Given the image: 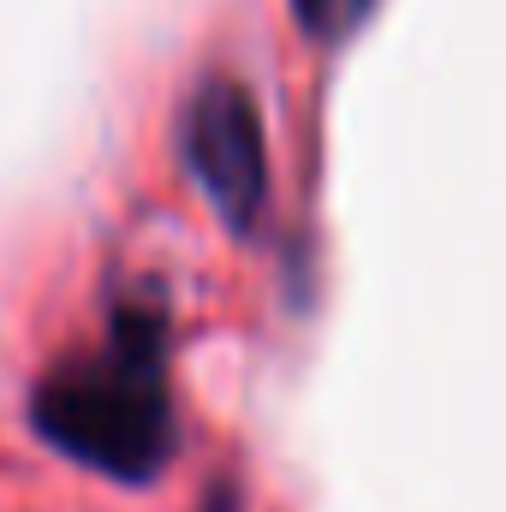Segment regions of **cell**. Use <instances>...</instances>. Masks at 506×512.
Instances as JSON below:
<instances>
[{
	"label": "cell",
	"mask_w": 506,
	"mask_h": 512,
	"mask_svg": "<svg viewBox=\"0 0 506 512\" xmlns=\"http://www.w3.org/2000/svg\"><path fill=\"white\" fill-rule=\"evenodd\" d=\"M185 167L197 173V185L209 191L215 215L233 233H251L268 203V143H262V114L245 96V84L233 78H209L179 126Z\"/></svg>",
	"instance_id": "cell-2"
},
{
	"label": "cell",
	"mask_w": 506,
	"mask_h": 512,
	"mask_svg": "<svg viewBox=\"0 0 506 512\" xmlns=\"http://www.w3.org/2000/svg\"><path fill=\"white\" fill-rule=\"evenodd\" d=\"M370 6L376 0H292V12H298V24L310 36H346V30H358Z\"/></svg>",
	"instance_id": "cell-3"
},
{
	"label": "cell",
	"mask_w": 506,
	"mask_h": 512,
	"mask_svg": "<svg viewBox=\"0 0 506 512\" xmlns=\"http://www.w3.org/2000/svg\"><path fill=\"white\" fill-rule=\"evenodd\" d=\"M42 441L78 465L149 483L173 459V393H167V328L155 310H114L108 340L66 352L30 393Z\"/></svg>",
	"instance_id": "cell-1"
}]
</instances>
